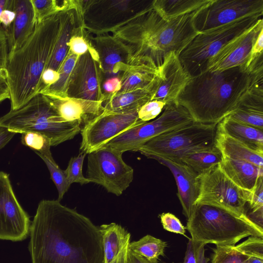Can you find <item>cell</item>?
I'll return each mask as SVG.
<instances>
[{"label":"cell","instance_id":"obj_1","mask_svg":"<svg viewBox=\"0 0 263 263\" xmlns=\"http://www.w3.org/2000/svg\"><path fill=\"white\" fill-rule=\"evenodd\" d=\"M29 235L31 263H103L99 228L58 200L40 202Z\"/></svg>","mask_w":263,"mask_h":263},{"label":"cell","instance_id":"obj_2","mask_svg":"<svg viewBox=\"0 0 263 263\" xmlns=\"http://www.w3.org/2000/svg\"><path fill=\"white\" fill-rule=\"evenodd\" d=\"M196 11L165 19L153 5L108 33L127 50L129 66L158 68L167 54L179 55L198 33L193 23Z\"/></svg>","mask_w":263,"mask_h":263},{"label":"cell","instance_id":"obj_3","mask_svg":"<svg viewBox=\"0 0 263 263\" xmlns=\"http://www.w3.org/2000/svg\"><path fill=\"white\" fill-rule=\"evenodd\" d=\"M251 83L245 66L206 71L191 78L177 102L195 121L218 124L235 108Z\"/></svg>","mask_w":263,"mask_h":263},{"label":"cell","instance_id":"obj_4","mask_svg":"<svg viewBox=\"0 0 263 263\" xmlns=\"http://www.w3.org/2000/svg\"><path fill=\"white\" fill-rule=\"evenodd\" d=\"M61 11L37 24L25 43L8 55L6 81L11 110L18 109L40 92L42 74L59 32Z\"/></svg>","mask_w":263,"mask_h":263},{"label":"cell","instance_id":"obj_5","mask_svg":"<svg viewBox=\"0 0 263 263\" xmlns=\"http://www.w3.org/2000/svg\"><path fill=\"white\" fill-rule=\"evenodd\" d=\"M185 228L193 242L205 245L233 247L248 236L263 237L262 228L247 216L204 203H195Z\"/></svg>","mask_w":263,"mask_h":263},{"label":"cell","instance_id":"obj_6","mask_svg":"<svg viewBox=\"0 0 263 263\" xmlns=\"http://www.w3.org/2000/svg\"><path fill=\"white\" fill-rule=\"evenodd\" d=\"M0 126L15 134L41 133L51 139V146L73 139L81 129L77 123L65 122L50 99L40 93L21 107L10 109L0 117Z\"/></svg>","mask_w":263,"mask_h":263},{"label":"cell","instance_id":"obj_7","mask_svg":"<svg viewBox=\"0 0 263 263\" xmlns=\"http://www.w3.org/2000/svg\"><path fill=\"white\" fill-rule=\"evenodd\" d=\"M262 18V15H259L247 16L198 33L178 55L182 67L191 77L205 72L209 62L214 56Z\"/></svg>","mask_w":263,"mask_h":263},{"label":"cell","instance_id":"obj_8","mask_svg":"<svg viewBox=\"0 0 263 263\" xmlns=\"http://www.w3.org/2000/svg\"><path fill=\"white\" fill-rule=\"evenodd\" d=\"M218 124L194 121L152 139L137 152L147 157L153 156L177 160L192 150L215 145Z\"/></svg>","mask_w":263,"mask_h":263},{"label":"cell","instance_id":"obj_9","mask_svg":"<svg viewBox=\"0 0 263 263\" xmlns=\"http://www.w3.org/2000/svg\"><path fill=\"white\" fill-rule=\"evenodd\" d=\"M154 0L78 1L82 26L90 34L109 33L141 12L151 7Z\"/></svg>","mask_w":263,"mask_h":263},{"label":"cell","instance_id":"obj_10","mask_svg":"<svg viewBox=\"0 0 263 263\" xmlns=\"http://www.w3.org/2000/svg\"><path fill=\"white\" fill-rule=\"evenodd\" d=\"M194 121L190 113L178 103L166 104L155 119L123 132L104 146L122 153L137 151L152 139Z\"/></svg>","mask_w":263,"mask_h":263},{"label":"cell","instance_id":"obj_11","mask_svg":"<svg viewBox=\"0 0 263 263\" xmlns=\"http://www.w3.org/2000/svg\"><path fill=\"white\" fill-rule=\"evenodd\" d=\"M123 153L103 146L88 155L86 178L120 196L132 183L134 170L122 159Z\"/></svg>","mask_w":263,"mask_h":263},{"label":"cell","instance_id":"obj_12","mask_svg":"<svg viewBox=\"0 0 263 263\" xmlns=\"http://www.w3.org/2000/svg\"><path fill=\"white\" fill-rule=\"evenodd\" d=\"M198 178L199 193L195 203L215 204L247 216L245 206L251 191L235 184L223 172L220 164L201 174Z\"/></svg>","mask_w":263,"mask_h":263},{"label":"cell","instance_id":"obj_13","mask_svg":"<svg viewBox=\"0 0 263 263\" xmlns=\"http://www.w3.org/2000/svg\"><path fill=\"white\" fill-rule=\"evenodd\" d=\"M139 108L124 111L105 110L81 129L80 153L88 154L103 147L123 132L145 123L138 117Z\"/></svg>","mask_w":263,"mask_h":263},{"label":"cell","instance_id":"obj_14","mask_svg":"<svg viewBox=\"0 0 263 263\" xmlns=\"http://www.w3.org/2000/svg\"><path fill=\"white\" fill-rule=\"evenodd\" d=\"M262 14L263 0H211L195 12L193 23L200 33L245 17Z\"/></svg>","mask_w":263,"mask_h":263},{"label":"cell","instance_id":"obj_15","mask_svg":"<svg viewBox=\"0 0 263 263\" xmlns=\"http://www.w3.org/2000/svg\"><path fill=\"white\" fill-rule=\"evenodd\" d=\"M31 224L14 193L9 175L0 172V239L23 240L29 235Z\"/></svg>","mask_w":263,"mask_h":263},{"label":"cell","instance_id":"obj_16","mask_svg":"<svg viewBox=\"0 0 263 263\" xmlns=\"http://www.w3.org/2000/svg\"><path fill=\"white\" fill-rule=\"evenodd\" d=\"M102 76L97 57L89 50L78 57L70 74L64 97L103 102Z\"/></svg>","mask_w":263,"mask_h":263},{"label":"cell","instance_id":"obj_17","mask_svg":"<svg viewBox=\"0 0 263 263\" xmlns=\"http://www.w3.org/2000/svg\"><path fill=\"white\" fill-rule=\"evenodd\" d=\"M84 31L90 47L96 53L102 81L108 77H121L129 66L126 49L109 33L92 34Z\"/></svg>","mask_w":263,"mask_h":263},{"label":"cell","instance_id":"obj_18","mask_svg":"<svg viewBox=\"0 0 263 263\" xmlns=\"http://www.w3.org/2000/svg\"><path fill=\"white\" fill-rule=\"evenodd\" d=\"M262 29V18L249 30L229 43L214 56L208 64L206 71L222 70L245 66L255 40Z\"/></svg>","mask_w":263,"mask_h":263},{"label":"cell","instance_id":"obj_19","mask_svg":"<svg viewBox=\"0 0 263 263\" xmlns=\"http://www.w3.org/2000/svg\"><path fill=\"white\" fill-rule=\"evenodd\" d=\"M159 69V78L152 100H157L166 105L178 103V98L191 79L182 67L178 54L172 52L164 58Z\"/></svg>","mask_w":263,"mask_h":263},{"label":"cell","instance_id":"obj_20","mask_svg":"<svg viewBox=\"0 0 263 263\" xmlns=\"http://www.w3.org/2000/svg\"><path fill=\"white\" fill-rule=\"evenodd\" d=\"M228 116L263 130V70L251 73L249 88Z\"/></svg>","mask_w":263,"mask_h":263},{"label":"cell","instance_id":"obj_21","mask_svg":"<svg viewBox=\"0 0 263 263\" xmlns=\"http://www.w3.org/2000/svg\"><path fill=\"white\" fill-rule=\"evenodd\" d=\"M147 158L158 161L172 172L177 186V196L182 208V213L187 220L199 195V175L179 160H171L153 156Z\"/></svg>","mask_w":263,"mask_h":263},{"label":"cell","instance_id":"obj_22","mask_svg":"<svg viewBox=\"0 0 263 263\" xmlns=\"http://www.w3.org/2000/svg\"><path fill=\"white\" fill-rule=\"evenodd\" d=\"M82 27L78 1H72L68 8L61 12L59 32L45 70L58 72L69 50L71 38Z\"/></svg>","mask_w":263,"mask_h":263},{"label":"cell","instance_id":"obj_23","mask_svg":"<svg viewBox=\"0 0 263 263\" xmlns=\"http://www.w3.org/2000/svg\"><path fill=\"white\" fill-rule=\"evenodd\" d=\"M49 98L57 112L65 122L77 123L81 128L105 111L101 101L67 97Z\"/></svg>","mask_w":263,"mask_h":263},{"label":"cell","instance_id":"obj_24","mask_svg":"<svg viewBox=\"0 0 263 263\" xmlns=\"http://www.w3.org/2000/svg\"><path fill=\"white\" fill-rule=\"evenodd\" d=\"M15 13L13 21L4 31L6 34L8 55L18 50L33 33L36 25L31 0H13Z\"/></svg>","mask_w":263,"mask_h":263},{"label":"cell","instance_id":"obj_25","mask_svg":"<svg viewBox=\"0 0 263 263\" xmlns=\"http://www.w3.org/2000/svg\"><path fill=\"white\" fill-rule=\"evenodd\" d=\"M102 236L103 263H127L130 234L116 223L99 227Z\"/></svg>","mask_w":263,"mask_h":263},{"label":"cell","instance_id":"obj_26","mask_svg":"<svg viewBox=\"0 0 263 263\" xmlns=\"http://www.w3.org/2000/svg\"><path fill=\"white\" fill-rule=\"evenodd\" d=\"M159 75L148 86L118 93L102 102L104 109L109 112H124L140 108L152 100L155 92Z\"/></svg>","mask_w":263,"mask_h":263},{"label":"cell","instance_id":"obj_27","mask_svg":"<svg viewBox=\"0 0 263 263\" xmlns=\"http://www.w3.org/2000/svg\"><path fill=\"white\" fill-rule=\"evenodd\" d=\"M217 129L250 149L263 154V130L242 123L228 116L218 123Z\"/></svg>","mask_w":263,"mask_h":263},{"label":"cell","instance_id":"obj_28","mask_svg":"<svg viewBox=\"0 0 263 263\" xmlns=\"http://www.w3.org/2000/svg\"><path fill=\"white\" fill-rule=\"evenodd\" d=\"M220 166L226 175L239 187L252 191L262 177V167L253 163L223 157Z\"/></svg>","mask_w":263,"mask_h":263},{"label":"cell","instance_id":"obj_29","mask_svg":"<svg viewBox=\"0 0 263 263\" xmlns=\"http://www.w3.org/2000/svg\"><path fill=\"white\" fill-rule=\"evenodd\" d=\"M215 145L224 158L247 161L260 167L263 166V154L250 149L238 141L219 131L218 129Z\"/></svg>","mask_w":263,"mask_h":263},{"label":"cell","instance_id":"obj_30","mask_svg":"<svg viewBox=\"0 0 263 263\" xmlns=\"http://www.w3.org/2000/svg\"><path fill=\"white\" fill-rule=\"evenodd\" d=\"M223 159L222 154L215 145L197 148L189 152L178 159L198 175L219 165Z\"/></svg>","mask_w":263,"mask_h":263},{"label":"cell","instance_id":"obj_31","mask_svg":"<svg viewBox=\"0 0 263 263\" xmlns=\"http://www.w3.org/2000/svg\"><path fill=\"white\" fill-rule=\"evenodd\" d=\"M159 75V69L147 66H128L120 77L121 93L148 86Z\"/></svg>","mask_w":263,"mask_h":263},{"label":"cell","instance_id":"obj_32","mask_svg":"<svg viewBox=\"0 0 263 263\" xmlns=\"http://www.w3.org/2000/svg\"><path fill=\"white\" fill-rule=\"evenodd\" d=\"M211 0H154L153 6L165 19L195 12Z\"/></svg>","mask_w":263,"mask_h":263},{"label":"cell","instance_id":"obj_33","mask_svg":"<svg viewBox=\"0 0 263 263\" xmlns=\"http://www.w3.org/2000/svg\"><path fill=\"white\" fill-rule=\"evenodd\" d=\"M167 242L152 235H146L129 244V249L152 263H158L159 257L164 255Z\"/></svg>","mask_w":263,"mask_h":263},{"label":"cell","instance_id":"obj_34","mask_svg":"<svg viewBox=\"0 0 263 263\" xmlns=\"http://www.w3.org/2000/svg\"><path fill=\"white\" fill-rule=\"evenodd\" d=\"M78 56L69 50L65 58L61 63L58 70V81L40 93L49 97H64L65 91L70 74L74 66Z\"/></svg>","mask_w":263,"mask_h":263},{"label":"cell","instance_id":"obj_35","mask_svg":"<svg viewBox=\"0 0 263 263\" xmlns=\"http://www.w3.org/2000/svg\"><path fill=\"white\" fill-rule=\"evenodd\" d=\"M21 142L23 145L33 149L37 155L56 163L50 152L51 139L46 135L36 132H26L22 134Z\"/></svg>","mask_w":263,"mask_h":263},{"label":"cell","instance_id":"obj_36","mask_svg":"<svg viewBox=\"0 0 263 263\" xmlns=\"http://www.w3.org/2000/svg\"><path fill=\"white\" fill-rule=\"evenodd\" d=\"M36 25L47 17L68 8L72 1L31 0Z\"/></svg>","mask_w":263,"mask_h":263},{"label":"cell","instance_id":"obj_37","mask_svg":"<svg viewBox=\"0 0 263 263\" xmlns=\"http://www.w3.org/2000/svg\"><path fill=\"white\" fill-rule=\"evenodd\" d=\"M86 155L85 153H80L77 156L71 158L69 161L64 173L70 185L73 183L83 185L90 182L82 173L83 164Z\"/></svg>","mask_w":263,"mask_h":263},{"label":"cell","instance_id":"obj_38","mask_svg":"<svg viewBox=\"0 0 263 263\" xmlns=\"http://www.w3.org/2000/svg\"><path fill=\"white\" fill-rule=\"evenodd\" d=\"M213 252L211 263H245L249 257L238 251L233 247L216 246Z\"/></svg>","mask_w":263,"mask_h":263},{"label":"cell","instance_id":"obj_39","mask_svg":"<svg viewBox=\"0 0 263 263\" xmlns=\"http://www.w3.org/2000/svg\"><path fill=\"white\" fill-rule=\"evenodd\" d=\"M39 156L46 164L50 174L51 178L58 192V200L60 201L65 193L68 191L70 185L66 179L64 171L60 169L57 163H53L42 156Z\"/></svg>","mask_w":263,"mask_h":263},{"label":"cell","instance_id":"obj_40","mask_svg":"<svg viewBox=\"0 0 263 263\" xmlns=\"http://www.w3.org/2000/svg\"><path fill=\"white\" fill-rule=\"evenodd\" d=\"M262 238L261 237L250 236L247 239L233 247L248 256L263 259Z\"/></svg>","mask_w":263,"mask_h":263},{"label":"cell","instance_id":"obj_41","mask_svg":"<svg viewBox=\"0 0 263 263\" xmlns=\"http://www.w3.org/2000/svg\"><path fill=\"white\" fill-rule=\"evenodd\" d=\"M166 104L161 101L153 100L142 106L138 111V117L142 122L152 121L162 112Z\"/></svg>","mask_w":263,"mask_h":263},{"label":"cell","instance_id":"obj_42","mask_svg":"<svg viewBox=\"0 0 263 263\" xmlns=\"http://www.w3.org/2000/svg\"><path fill=\"white\" fill-rule=\"evenodd\" d=\"M161 223L165 230L185 236L186 228L180 220L171 213H163L160 216Z\"/></svg>","mask_w":263,"mask_h":263},{"label":"cell","instance_id":"obj_43","mask_svg":"<svg viewBox=\"0 0 263 263\" xmlns=\"http://www.w3.org/2000/svg\"><path fill=\"white\" fill-rule=\"evenodd\" d=\"M69 50L78 57L89 50V45L83 27L72 36L69 43Z\"/></svg>","mask_w":263,"mask_h":263},{"label":"cell","instance_id":"obj_44","mask_svg":"<svg viewBox=\"0 0 263 263\" xmlns=\"http://www.w3.org/2000/svg\"><path fill=\"white\" fill-rule=\"evenodd\" d=\"M251 213L263 209V177H260L251 192L249 201L247 203Z\"/></svg>","mask_w":263,"mask_h":263},{"label":"cell","instance_id":"obj_45","mask_svg":"<svg viewBox=\"0 0 263 263\" xmlns=\"http://www.w3.org/2000/svg\"><path fill=\"white\" fill-rule=\"evenodd\" d=\"M103 102L116 94L121 88L120 77L114 76L105 78L101 83Z\"/></svg>","mask_w":263,"mask_h":263},{"label":"cell","instance_id":"obj_46","mask_svg":"<svg viewBox=\"0 0 263 263\" xmlns=\"http://www.w3.org/2000/svg\"><path fill=\"white\" fill-rule=\"evenodd\" d=\"M8 58L7 38L5 31L0 27V77L6 79V67Z\"/></svg>","mask_w":263,"mask_h":263},{"label":"cell","instance_id":"obj_47","mask_svg":"<svg viewBox=\"0 0 263 263\" xmlns=\"http://www.w3.org/2000/svg\"><path fill=\"white\" fill-rule=\"evenodd\" d=\"M198 245L193 242L191 238L189 239L183 260L179 263H196V251Z\"/></svg>","mask_w":263,"mask_h":263},{"label":"cell","instance_id":"obj_48","mask_svg":"<svg viewBox=\"0 0 263 263\" xmlns=\"http://www.w3.org/2000/svg\"><path fill=\"white\" fill-rule=\"evenodd\" d=\"M15 134L9 131L6 128L0 126V149L12 139Z\"/></svg>","mask_w":263,"mask_h":263},{"label":"cell","instance_id":"obj_49","mask_svg":"<svg viewBox=\"0 0 263 263\" xmlns=\"http://www.w3.org/2000/svg\"><path fill=\"white\" fill-rule=\"evenodd\" d=\"M205 245L198 244L196 251V263H208L210 259L205 256Z\"/></svg>","mask_w":263,"mask_h":263},{"label":"cell","instance_id":"obj_50","mask_svg":"<svg viewBox=\"0 0 263 263\" xmlns=\"http://www.w3.org/2000/svg\"><path fill=\"white\" fill-rule=\"evenodd\" d=\"M10 98L9 89L6 79L0 77V103Z\"/></svg>","mask_w":263,"mask_h":263},{"label":"cell","instance_id":"obj_51","mask_svg":"<svg viewBox=\"0 0 263 263\" xmlns=\"http://www.w3.org/2000/svg\"><path fill=\"white\" fill-rule=\"evenodd\" d=\"M127 263H152L145 258L129 249Z\"/></svg>","mask_w":263,"mask_h":263},{"label":"cell","instance_id":"obj_52","mask_svg":"<svg viewBox=\"0 0 263 263\" xmlns=\"http://www.w3.org/2000/svg\"><path fill=\"white\" fill-rule=\"evenodd\" d=\"M12 1L13 0H0V17L2 12L12 5Z\"/></svg>","mask_w":263,"mask_h":263},{"label":"cell","instance_id":"obj_53","mask_svg":"<svg viewBox=\"0 0 263 263\" xmlns=\"http://www.w3.org/2000/svg\"><path fill=\"white\" fill-rule=\"evenodd\" d=\"M245 263H263V259L255 257H248Z\"/></svg>","mask_w":263,"mask_h":263}]
</instances>
